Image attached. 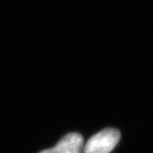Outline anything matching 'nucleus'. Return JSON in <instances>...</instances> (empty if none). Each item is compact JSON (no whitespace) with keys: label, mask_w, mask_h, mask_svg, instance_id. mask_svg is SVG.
<instances>
[{"label":"nucleus","mask_w":153,"mask_h":153,"mask_svg":"<svg viewBox=\"0 0 153 153\" xmlns=\"http://www.w3.org/2000/svg\"><path fill=\"white\" fill-rule=\"evenodd\" d=\"M82 146V136L79 133H69L62 137L53 148L39 153H81Z\"/></svg>","instance_id":"f03ea898"},{"label":"nucleus","mask_w":153,"mask_h":153,"mask_svg":"<svg viewBox=\"0 0 153 153\" xmlns=\"http://www.w3.org/2000/svg\"><path fill=\"white\" fill-rule=\"evenodd\" d=\"M120 132L114 128H106L92 136L84 148V153H110L120 140Z\"/></svg>","instance_id":"f257e3e1"}]
</instances>
